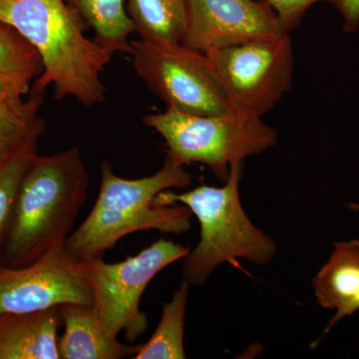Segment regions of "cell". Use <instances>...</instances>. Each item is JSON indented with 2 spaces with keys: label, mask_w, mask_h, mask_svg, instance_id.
Here are the masks:
<instances>
[{
  "label": "cell",
  "mask_w": 359,
  "mask_h": 359,
  "mask_svg": "<svg viewBox=\"0 0 359 359\" xmlns=\"http://www.w3.org/2000/svg\"><path fill=\"white\" fill-rule=\"evenodd\" d=\"M66 302L93 304L77 259L65 248L27 266L0 262V316L41 311Z\"/></svg>",
  "instance_id": "9c48e42d"
},
{
  "label": "cell",
  "mask_w": 359,
  "mask_h": 359,
  "mask_svg": "<svg viewBox=\"0 0 359 359\" xmlns=\"http://www.w3.org/2000/svg\"><path fill=\"white\" fill-rule=\"evenodd\" d=\"M58 308L65 325L60 359H121L138 353L140 344L127 346L106 332L93 304L66 302Z\"/></svg>",
  "instance_id": "7c38bea8"
},
{
  "label": "cell",
  "mask_w": 359,
  "mask_h": 359,
  "mask_svg": "<svg viewBox=\"0 0 359 359\" xmlns=\"http://www.w3.org/2000/svg\"><path fill=\"white\" fill-rule=\"evenodd\" d=\"M134 69L168 109L183 114L215 116L230 112L223 86L211 61L180 43L131 42Z\"/></svg>",
  "instance_id": "ba28073f"
},
{
  "label": "cell",
  "mask_w": 359,
  "mask_h": 359,
  "mask_svg": "<svg viewBox=\"0 0 359 359\" xmlns=\"http://www.w3.org/2000/svg\"><path fill=\"white\" fill-rule=\"evenodd\" d=\"M127 13L140 39L180 43L187 25L188 0H126Z\"/></svg>",
  "instance_id": "9a60e30c"
},
{
  "label": "cell",
  "mask_w": 359,
  "mask_h": 359,
  "mask_svg": "<svg viewBox=\"0 0 359 359\" xmlns=\"http://www.w3.org/2000/svg\"><path fill=\"white\" fill-rule=\"evenodd\" d=\"M243 162L230 168L223 187L200 186L184 193L166 190L157 205L181 204L197 217L201 226L197 247L184 257L183 276L194 287L204 285L219 264L245 259L264 266L273 261L275 241L250 222L241 203L238 185Z\"/></svg>",
  "instance_id": "277c9868"
},
{
  "label": "cell",
  "mask_w": 359,
  "mask_h": 359,
  "mask_svg": "<svg viewBox=\"0 0 359 359\" xmlns=\"http://www.w3.org/2000/svg\"><path fill=\"white\" fill-rule=\"evenodd\" d=\"M283 34L287 33L266 0H188L181 43L207 54Z\"/></svg>",
  "instance_id": "30bf717a"
},
{
  "label": "cell",
  "mask_w": 359,
  "mask_h": 359,
  "mask_svg": "<svg viewBox=\"0 0 359 359\" xmlns=\"http://www.w3.org/2000/svg\"><path fill=\"white\" fill-rule=\"evenodd\" d=\"M184 167L166 156L162 168L152 176L124 179L114 173L109 162L103 161L95 205L66 240V250L77 261L103 259L118 241L135 231L181 235L190 230L193 214L189 208L154 202L163 191L191 186L192 176Z\"/></svg>",
  "instance_id": "3957f363"
},
{
  "label": "cell",
  "mask_w": 359,
  "mask_h": 359,
  "mask_svg": "<svg viewBox=\"0 0 359 359\" xmlns=\"http://www.w3.org/2000/svg\"><path fill=\"white\" fill-rule=\"evenodd\" d=\"M32 78L20 73L0 72V115H21L29 107L28 97H22L29 90Z\"/></svg>",
  "instance_id": "ffe728a7"
},
{
  "label": "cell",
  "mask_w": 359,
  "mask_h": 359,
  "mask_svg": "<svg viewBox=\"0 0 359 359\" xmlns=\"http://www.w3.org/2000/svg\"><path fill=\"white\" fill-rule=\"evenodd\" d=\"M45 132H36L0 162V262L2 263L16 196L28 168L37 156V143Z\"/></svg>",
  "instance_id": "e0dca14e"
},
{
  "label": "cell",
  "mask_w": 359,
  "mask_h": 359,
  "mask_svg": "<svg viewBox=\"0 0 359 359\" xmlns=\"http://www.w3.org/2000/svg\"><path fill=\"white\" fill-rule=\"evenodd\" d=\"M190 283L183 280L171 301L163 304L162 318L154 334L140 344L133 359H184V330Z\"/></svg>",
  "instance_id": "2e32d148"
},
{
  "label": "cell",
  "mask_w": 359,
  "mask_h": 359,
  "mask_svg": "<svg viewBox=\"0 0 359 359\" xmlns=\"http://www.w3.org/2000/svg\"><path fill=\"white\" fill-rule=\"evenodd\" d=\"M58 306L0 316V359H60Z\"/></svg>",
  "instance_id": "4fadbf2b"
},
{
  "label": "cell",
  "mask_w": 359,
  "mask_h": 359,
  "mask_svg": "<svg viewBox=\"0 0 359 359\" xmlns=\"http://www.w3.org/2000/svg\"><path fill=\"white\" fill-rule=\"evenodd\" d=\"M84 21L87 28L95 32L98 43L116 53L131 51L129 37L136 32L127 13L125 0H65Z\"/></svg>",
  "instance_id": "5bb4252c"
},
{
  "label": "cell",
  "mask_w": 359,
  "mask_h": 359,
  "mask_svg": "<svg viewBox=\"0 0 359 359\" xmlns=\"http://www.w3.org/2000/svg\"><path fill=\"white\" fill-rule=\"evenodd\" d=\"M347 208L359 212L358 203H349ZM313 287L321 308L335 311L325 337L340 320L359 311V240L334 243L330 259L313 278Z\"/></svg>",
  "instance_id": "8fae6325"
},
{
  "label": "cell",
  "mask_w": 359,
  "mask_h": 359,
  "mask_svg": "<svg viewBox=\"0 0 359 359\" xmlns=\"http://www.w3.org/2000/svg\"><path fill=\"white\" fill-rule=\"evenodd\" d=\"M0 21L33 45L43 70L30 92L53 86V98L76 99L85 107L102 104L107 88L100 74L114 53L85 36L87 26L65 0H0Z\"/></svg>",
  "instance_id": "6da1fadb"
},
{
  "label": "cell",
  "mask_w": 359,
  "mask_h": 359,
  "mask_svg": "<svg viewBox=\"0 0 359 359\" xmlns=\"http://www.w3.org/2000/svg\"><path fill=\"white\" fill-rule=\"evenodd\" d=\"M143 123L164 139L167 155L180 166L205 165L226 182L230 168L273 148L278 133L262 118L230 112L215 116L183 114L167 109L145 116Z\"/></svg>",
  "instance_id": "5b68a950"
},
{
  "label": "cell",
  "mask_w": 359,
  "mask_h": 359,
  "mask_svg": "<svg viewBox=\"0 0 359 359\" xmlns=\"http://www.w3.org/2000/svg\"><path fill=\"white\" fill-rule=\"evenodd\" d=\"M231 112L262 118L292 88L294 57L289 33L208 52Z\"/></svg>",
  "instance_id": "52a82bcc"
},
{
  "label": "cell",
  "mask_w": 359,
  "mask_h": 359,
  "mask_svg": "<svg viewBox=\"0 0 359 359\" xmlns=\"http://www.w3.org/2000/svg\"><path fill=\"white\" fill-rule=\"evenodd\" d=\"M29 107L23 114L0 115V162L36 132L46 131V121L39 111L44 100V92L29 94Z\"/></svg>",
  "instance_id": "d6986e66"
},
{
  "label": "cell",
  "mask_w": 359,
  "mask_h": 359,
  "mask_svg": "<svg viewBox=\"0 0 359 359\" xmlns=\"http://www.w3.org/2000/svg\"><path fill=\"white\" fill-rule=\"evenodd\" d=\"M89 181L79 148L37 155L18 189L2 263L27 266L63 249Z\"/></svg>",
  "instance_id": "7a4b0ae2"
},
{
  "label": "cell",
  "mask_w": 359,
  "mask_h": 359,
  "mask_svg": "<svg viewBox=\"0 0 359 359\" xmlns=\"http://www.w3.org/2000/svg\"><path fill=\"white\" fill-rule=\"evenodd\" d=\"M278 15L283 32L290 33L301 25L304 15L316 4L330 0H266Z\"/></svg>",
  "instance_id": "44dd1931"
},
{
  "label": "cell",
  "mask_w": 359,
  "mask_h": 359,
  "mask_svg": "<svg viewBox=\"0 0 359 359\" xmlns=\"http://www.w3.org/2000/svg\"><path fill=\"white\" fill-rule=\"evenodd\" d=\"M42 70L41 58L33 45L13 26L0 21V72L20 73L33 79Z\"/></svg>",
  "instance_id": "ac0fdd59"
},
{
  "label": "cell",
  "mask_w": 359,
  "mask_h": 359,
  "mask_svg": "<svg viewBox=\"0 0 359 359\" xmlns=\"http://www.w3.org/2000/svg\"><path fill=\"white\" fill-rule=\"evenodd\" d=\"M189 248L161 240L120 263L103 259L77 261L79 273L88 283L93 306L108 334L134 342L147 330V316L140 309L142 294L162 269L184 259Z\"/></svg>",
  "instance_id": "8992f818"
},
{
  "label": "cell",
  "mask_w": 359,
  "mask_h": 359,
  "mask_svg": "<svg viewBox=\"0 0 359 359\" xmlns=\"http://www.w3.org/2000/svg\"><path fill=\"white\" fill-rule=\"evenodd\" d=\"M344 20V29L347 33L356 32L359 27V0H330Z\"/></svg>",
  "instance_id": "7402d4cb"
}]
</instances>
